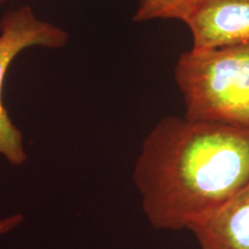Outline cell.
<instances>
[{
  "label": "cell",
  "instance_id": "3957f363",
  "mask_svg": "<svg viewBox=\"0 0 249 249\" xmlns=\"http://www.w3.org/2000/svg\"><path fill=\"white\" fill-rule=\"evenodd\" d=\"M70 35L62 28L40 20L29 6L9 9L0 20V156L13 166L28 160L23 135L12 121L4 102L5 77L11 64L26 49H60Z\"/></svg>",
  "mask_w": 249,
  "mask_h": 249
},
{
  "label": "cell",
  "instance_id": "277c9868",
  "mask_svg": "<svg viewBox=\"0 0 249 249\" xmlns=\"http://www.w3.org/2000/svg\"><path fill=\"white\" fill-rule=\"evenodd\" d=\"M192 49H217L249 43V0H198L183 21Z\"/></svg>",
  "mask_w": 249,
  "mask_h": 249
},
{
  "label": "cell",
  "instance_id": "ba28073f",
  "mask_svg": "<svg viewBox=\"0 0 249 249\" xmlns=\"http://www.w3.org/2000/svg\"><path fill=\"white\" fill-rule=\"evenodd\" d=\"M4 1H6V0H0V4H1V2H4Z\"/></svg>",
  "mask_w": 249,
  "mask_h": 249
},
{
  "label": "cell",
  "instance_id": "52a82bcc",
  "mask_svg": "<svg viewBox=\"0 0 249 249\" xmlns=\"http://www.w3.org/2000/svg\"><path fill=\"white\" fill-rule=\"evenodd\" d=\"M23 222V216L21 213L11 214L7 217L0 218V236L6 234V233L13 231L14 229Z\"/></svg>",
  "mask_w": 249,
  "mask_h": 249
},
{
  "label": "cell",
  "instance_id": "6da1fadb",
  "mask_svg": "<svg viewBox=\"0 0 249 249\" xmlns=\"http://www.w3.org/2000/svg\"><path fill=\"white\" fill-rule=\"evenodd\" d=\"M133 180L155 230L188 231L249 183V128L165 117L143 140Z\"/></svg>",
  "mask_w": 249,
  "mask_h": 249
},
{
  "label": "cell",
  "instance_id": "8992f818",
  "mask_svg": "<svg viewBox=\"0 0 249 249\" xmlns=\"http://www.w3.org/2000/svg\"><path fill=\"white\" fill-rule=\"evenodd\" d=\"M197 2L198 0H140L134 21L174 18L183 22Z\"/></svg>",
  "mask_w": 249,
  "mask_h": 249
},
{
  "label": "cell",
  "instance_id": "5b68a950",
  "mask_svg": "<svg viewBox=\"0 0 249 249\" xmlns=\"http://www.w3.org/2000/svg\"><path fill=\"white\" fill-rule=\"evenodd\" d=\"M188 231L201 249H249V183Z\"/></svg>",
  "mask_w": 249,
  "mask_h": 249
},
{
  "label": "cell",
  "instance_id": "7a4b0ae2",
  "mask_svg": "<svg viewBox=\"0 0 249 249\" xmlns=\"http://www.w3.org/2000/svg\"><path fill=\"white\" fill-rule=\"evenodd\" d=\"M174 77L186 118L249 128V43L192 49L180 55Z\"/></svg>",
  "mask_w": 249,
  "mask_h": 249
}]
</instances>
